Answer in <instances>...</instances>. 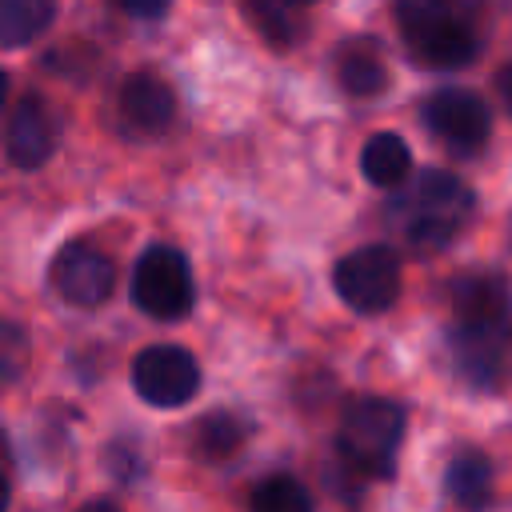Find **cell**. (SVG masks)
Wrapping results in <instances>:
<instances>
[{
  "instance_id": "obj_1",
  "label": "cell",
  "mask_w": 512,
  "mask_h": 512,
  "mask_svg": "<svg viewBox=\"0 0 512 512\" xmlns=\"http://www.w3.org/2000/svg\"><path fill=\"white\" fill-rule=\"evenodd\" d=\"M472 212H476V196L460 176L444 168L416 172V180H408L404 192H396V200L388 204L392 228L416 256H436L440 248H448L464 232Z\"/></svg>"
},
{
  "instance_id": "obj_2",
  "label": "cell",
  "mask_w": 512,
  "mask_h": 512,
  "mask_svg": "<svg viewBox=\"0 0 512 512\" xmlns=\"http://www.w3.org/2000/svg\"><path fill=\"white\" fill-rule=\"evenodd\" d=\"M480 0H396V24L408 56L424 68L452 72L476 60Z\"/></svg>"
},
{
  "instance_id": "obj_3",
  "label": "cell",
  "mask_w": 512,
  "mask_h": 512,
  "mask_svg": "<svg viewBox=\"0 0 512 512\" xmlns=\"http://www.w3.org/2000/svg\"><path fill=\"white\" fill-rule=\"evenodd\" d=\"M400 440H404V408L384 396L352 400L336 436L340 456L368 480H388L396 472Z\"/></svg>"
},
{
  "instance_id": "obj_4",
  "label": "cell",
  "mask_w": 512,
  "mask_h": 512,
  "mask_svg": "<svg viewBox=\"0 0 512 512\" xmlns=\"http://www.w3.org/2000/svg\"><path fill=\"white\" fill-rule=\"evenodd\" d=\"M132 300L152 320H180V316H188L192 304H196L188 260L172 244L144 248V256L136 260V272H132Z\"/></svg>"
},
{
  "instance_id": "obj_5",
  "label": "cell",
  "mask_w": 512,
  "mask_h": 512,
  "mask_svg": "<svg viewBox=\"0 0 512 512\" xmlns=\"http://www.w3.org/2000/svg\"><path fill=\"white\" fill-rule=\"evenodd\" d=\"M332 284H336V296L352 312L376 316V312L392 308L400 296V256L388 244H364V248L340 256Z\"/></svg>"
},
{
  "instance_id": "obj_6",
  "label": "cell",
  "mask_w": 512,
  "mask_h": 512,
  "mask_svg": "<svg viewBox=\"0 0 512 512\" xmlns=\"http://www.w3.org/2000/svg\"><path fill=\"white\" fill-rule=\"evenodd\" d=\"M424 128L452 152V156H476L488 144L492 116L488 104L468 88H440L420 108Z\"/></svg>"
},
{
  "instance_id": "obj_7",
  "label": "cell",
  "mask_w": 512,
  "mask_h": 512,
  "mask_svg": "<svg viewBox=\"0 0 512 512\" xmlns=\"http://www.w3.org/2000/svg\"><path fill=\"white\" fill-rule=\"evenodd\" d=\"M132 384L140 400L156 408H180L200 392V364L180 344H152L132 364Z\"/></svg>"
},
{
  "instance_id": "obj_8",
  "label": "cell",
  "mask_w": 512,
  "mask_h": 512,
  "mask_svg": "<svg viewBox=\"0 0 512 512\" xmlns=\"http://www.w3.org/2000/svg\"><path fill=\"white\" fill-rule=\"evenodd\" d=\"M448 304H452V328L504 332L512 292L500 272H460L448 284Z\"/></svg>"
},
{
  "instance_id": "obj_9",
  "label": "cell",
  "mask_w": 512,
  "mask_h": 512,
  "mask_svg": "<svg viewBox=\"0 0 512 512\" xmlns=\"http://www.w3.org/2000/svg\"><path fill=\"white\" fill-rule=\"evenodd\" d=\"M52 288L76 308H96L116 288V264L92 244H68L52 260Z\"/></svg>"
},
{
  "instance_id": "obj_10",
  "label": "cell",
  "mask_w": 512,
  "mask_h": 512,
  "mask_svg": "<svg viewBox=\"0 0 512 512\" xmlns=\"http://www.w3.org/2000/svg\"><path fill=\"white\" fill-rule=\"evenodd\" d=\"M56 148V116L40 96H24L4 124V156L16 168H40Z\"/></svg>"
},
{
  "instance_id": "obj_11",
  "label": "cell",
  "mask_w": 512,
  "mask_h": 512,
  "mask_svg": "<svg viewBox=\"0 0 512 512\" xmlns=\"http://www.w3.org/2000/svg\"><path fill=\"white\" fill-rule=\"evenodd\" d=\"M116 108H120V120L140 132V136H156L172 124L176 116V96L172 88L152 76V72H136L120 84V96H116Z\"/></svg>"
},
{
  "instance_id": "obj_12",
  "label": "cell",
  "mask_w": 512,
  "mask_h": 512,
  "mask_svg": "<svg viewBox=\"0 0 512 512\" xmlns=\"http://www.w3.org/2000/svg\"><path fill=\"white\" fill-rule=\"evenodd\" d=\"M448 348H452L456 372H460L468 384L492 388V384L504 376V332L452 328V332H448Z\"/></svg>"
},
{
  "instance_id": "obj_13",
  "label": "cell",
  "mask_w": 512,
  "mask_h": 512,
  "mask_svg": "<svg viewBox=\"0 0 512 512\" xmlns=\"http://www.w3.org/2000/svg\"><path fill=\"white\" fill-rule=\"evenodd\" d=\"M444 492L464 512H484L492 500V464L476 448H460L444 468Z\"/></svg>"
},
{
  "instance_id": "obj_14",
  "label": "cell",
  "mask_w": 512,
  "mask_h": 512,
  "mask_svg": "<svg viewBox=\"0 0 512 512\" xmlns=\"http://www.w3.org/2000/svg\"><path fill=\"white\" fill-rule=\"evenodd\" d=\"M360 168L376 188H400L412 172V152L396 132H376L360 152Z\"/></svg>"
},
{
  "instance_id": "obj_15",
  "label": "cell",
  "mask_w": 512,
  "mask_h": 512,
  "mask_svg": "<svg viewBox=\"0 0 512 512\" xmlns=\"http://www.w3.org/2000/svg\"><path fill=\"white\" fill-rule=\"evenodd\" d=\"M336 80L348 96H376L388 84V68L372 44H344L336 56Z\"/></svg>"
},
{
  "instance_id": "obj_16",
  "label": "cell",
  "mask_w": 512,
  "mask_h": 512,
  "mask_svg": "<svg viewBox=\"0 0 512 512\" xmlns=\"http://www.w3.org/2000/svg\"><path fill=\"white\" fill-rule=\"evenodd\" d=\"M56 16V0H0V48L32 44L48 32Z\"/></svg>"
},
{
  "instance_id": "obj_17",
  "label": "cell",
  "mask_w": 512,
  "mask_h": 512,
  "mask_svg": "<svg viewBox=\"0 0 512 512\" xmlns=\"http://www.w3.org/2000/svg\"><path fill=\"white\" fill-rule=\"evenodd\" d=\"M244 436H248V428H244L232 412H208V416L196 424V432H192L196 452H200L204 460H228V456H236V452L244 448Z\"/></svg>"
},
{
  "instance_id": "obj_18",
  "label": "cell",
  "mask_w": 512,
  "mask_h": 512,
  "mask_svg": "<svg viewBox=\"0 0 512 512\" xmlns=\"http://www.w3.org/2000/svg\"><path fill=\"white\" fill-rule=\"evenodd\" d=\"M248 512H316L312 492L292 480V476H268L264 484H256Z\"/></svg>"
},
{
  "instance_id": "obj_19",
  "label": "cell",
  "mask_w": 512,
  "mask_h": 512,
  "mask_svg": "<svg viewBox=\"0 0 512 512\" xmlns=\"http://www.w3.org/2000/svg\"><path fill=\"white\" fill-rule=\"evenodd\" d=\"M248 20L272 40V44H292L300 36V24L292 16V4L284 0H248Z\"/></svg>"
},
{
  "instance_id": "obj_20",
  "label": "cell",
  "mask_w": 512,
  "mask_h": 512,
  "mask_svg": "<svg viewBox=\"0 0 512 512\" xmlns=\"http://www.w3.org/2000/svg\"><path fill=\"white\" fill-rule=\"evenodd\" d=\"M28 368V332L12 320H0V388L20 380Z\"/></svg>"
},
{
  "instance_id": "obj_21",
  "label": "cell",
  "mask_w": 512,
  "mask_h": 512,
  "mask_svg": "<svg viewBox=\"0 0 512 512\" xmlns=\"http://www.w3.org/2000/svg\"><path fill=\"white\" fill-rule=\"evenodd\" d=\"M128 16H136V20H156V16H164L168 12V4L172 0H116Z\"/></svg>"
},
{
  "instance_id": "obj_22",
  "label": "cell",
  "mask_w": 512,
  "mask_h": 512,
  "mask_svg": "<svg viewBox=\"0 0 512 512\" xmlns=\"http://www.w3.org/2000/svg\"><path fill=\"white\" fill-rule=\"evenodd\" d=\"M500 96H504V104H508V112H512V68L500 72Z\"/></svg>"
},
{
  "instance_id": "obj_23",
  "label": "cell",
  "mask_w": 512,
  "mask_h": 512,
  "mask_svg": "<svg viewBox=\"0 0 512 512\" xmlns=\"http://www.w3.org/2000/svg\"><path fill=\"white\" fill-rule=\"evenodd\" d=\"M76 512H120L116 504H108V500H88L84 508H76Z\"/></svg>"
},
{
  "instance_id": "obj_24",
  "label": "cell",
  "mask_w": 512,
  "mask_h": 512,
  "mask_svg": "<svg viewBox=\"0 0 512 512\" xmlns=\"http://www.w3.org/2000/svg\"><path fill=\"white\" fill-rule=\"evenodd\" d=\"M0 512H8V480H4V472H0Z\"/></svg>"
},
{
  "instance_id": "obj_25",
  "label": "cell",
  "mask_w": 512,
  "mask_h": 512,
  "mask_svg": "<svg viewBox=\"0 0 512 512\" xmlns=\"http://www.w3.org/2000/svg\"><path fill=\"white\" fill-rule=\"evenodd\" d=\"M4 96H8V76L0 72V108H4Z\"/></svg>"
},
{
  "instance_id": "obj_26",
  "label": "cell",
  "mask_w": 512,
  "mask_h": 512,
  "mask_svg": "<svg viewBox=\"0 0 512 512\" xmlns=\"http://www.w3.org/2000/svg\"><path fill=\"white\" fill-rule=\"evenodd\" d=\"M284 4H292V8H300V4H316V0H284Z\"/></svg>"
}]
</instances>
